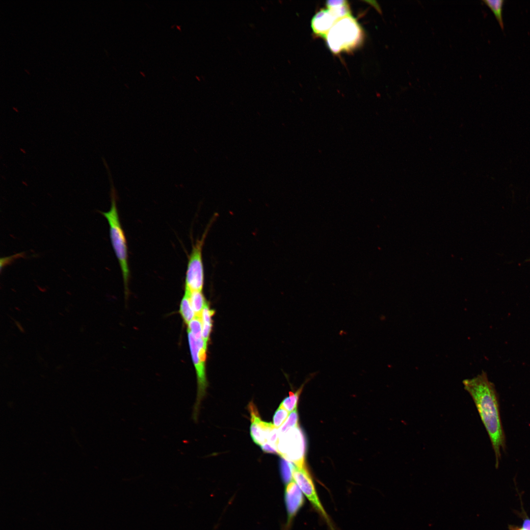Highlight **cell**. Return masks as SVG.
Segmentation results:
<instances>
[{"instance_id":"obj_15","label":"cell","mask_w":530,"mask_h":530,"mask_svg":"<svg viewBox=\"0 0 530 530\" xmlns=\"http://www.w3.org/2000/svg\"><path fill=\"white\" fill-rule=\"evenodd\" d=\"M483 1L492 11L501 28L503 30L504 29V23L503 18V10L504 0H484Z\"/></svg>"},{"instance_id":"obj_3","label":"cell","mask_w":530,"mask_h":530,"mask_svg":"<svg viewBox=\"0 0 530 530\" xmlns=\"http://www.w3.org/2000/svg\"><path fill=\"white\" fill-rule=\"evenodd\" d=\"M325 38L330 51L337 53L349 51L360 43L362 31L356 20L350 14L338 20Z\"/></svg>"},{"instance_id":"obj_18","label":"cell","mask_w":530,"mask_h":530,"mask_svg":"<svg viewBox=\"0 0 530 530\" xmlns=\"http://www.w3.org/2000/svg\"><path fill=\"white\" fill-rule=\"evenodd\" d=\"M187 330L197 339L202 338V321L201 317L195 316L188 324Z\"/></svg>"},{"instance_id":"obj_19","label":"cell","mask_w":530,"mask_h":530,"mask_svg":"<svg viewBox=\"0 0 530 530\" xmlns=\"http://www.w3.org/2000/svg\"><path fill=\"white\" fill-rule=\"evenodd\" d=\"M289 415V412L284 408L280 406L275 411L273 417V425L277 428H279L287 420Z\"/></svg>"},{"instance_id":"obj_13","label":"cell","mask_w":530,"mask_h":530,"mask_svg":"<svg viewBox=\"0 0 530 530\" xmlns=\"http://www.w3.org/2000/svg\"><path fill=\"white\" fill-rule=\"evenodd\" d=\"M185 292L189 294L190 303L195 316L201 317L202 310L207 303L202 291Z\"/></svg>"},{"instance_id":"obj_8","label":"cell","mask_w":530,"mask_h":530,"mask_svg":"<svg viewBox=\"0 0 530 530\" xmlns=\"http://www.w3.org/2000/svg\"><path fill=\"white\" fill-rule=\"evenodd\" d=\"M285 502L288 518L286 528H289L305 502L302 492L293 481H291L287 484L285 491Z\"/></svg>"},{"instance_id":"obj_5","label":"cell","mask_w":530,"mask_h":530,"mask_svg":"<svg viewBox=\"0 0 530 530\" xmlns=\"http://www.w3.org/2000/svg\"><path fill=\"white\" fill-rule=\"evenodd\" d=\"M206 232L197 241L190 254L186 274L185 292L202 291L204 281L202 251Z\"/></svg>"},{"instance_id":"obj_14","label":"cell","mask_w":530,"mask_h":530,"mask_svg":"<svg viewBox=\"0 0 530 530\" xmlns=\"http://www.w3.org/2000/svg\"><path fill=\"white\" fill-rule=\"evenodd\" d=\"M180 312L184 321L187 324L195 317L190 303L189 294L185 292L180 303Z\"/></svg>"},{"instance_id":"obj_12","label":"cell","mask_w":530,"mask_h":530,"mask_svg":"<svg viewBox=\"0 0 530 530\" xmlns=\"http://www.w3.org/2000/svg\"><path fill=\"white\" fill-rule=\"evenodd\" d=\"M314 373L310 375V376L306 379L303 384L295 392L290 391L289 396L285 398L281 403L280 406L286 409L289 412H292L297 408L299 396L303 389L304 385L311 380L314 376Z\"/></svg>"},{"instance_id":"obj_16","label":"cell","mask_w":530,"mask_h":530,"mask_svg":"<svg viewBox=\"0 0 530 530\" xmlns=\"http://www.w3.org/2000/svg\"><path fill=\"white\" fill-rule=\"evenodd\" d=\"M295 466L292 462L282 458L280 461V470L282 478L285 483L291 482L292 478V473Z\"/></svg>"},{"instance_id":"obj_6","label":"cell","mask_w":530,"mask_h":530,"mask_svg":"<svg viewBox=\"0 0 530 530\" xmlns=\"http://www.w3.org/2000/svg\"><path fill=\"white\" fill-rule=\"evenodd\" d=\"M292 478L307 497L313 507L326 522L330 530H335L328 514L318 497L312 478L306 468L295 467L292 473Z\"/></svg>"},{"instance_id":"obj_7","label":"cell","mask_w":530,"mask_h":530,"mask_svg":"<svg viewBox=\"0 0 530 530\" xmlns=\"http://www.w3.org/2000/svg\"><path fill=\"white\" fill-rule=\"evenodd\" d=\"M187 335L191 355L197 374V393L192 414V418L196 423L198 421L201 401L206 395L208 382L205 372V362L202 361L199 357V346L196 339L188 330H187Z\"/></svg>"},{"instance_id":"obj_9","label":"cell","mask_w":530,"mask_h":530,"mask_svg":"<svg viewBox=\"0 0 530 530\" xmlns=\"http://www.w3.org/2000/svg\"><path fill=\"white\" fill-rule=\"evenodd\" d=\"M340 19L329 8L318 12L311 21V27L314 33L325 38L326 35Z\"/></svg>"},{"instance_id":"obj_2","label":"cell","mask_w":530,"mask_h":530,"mask_svg":"<svg viewBox=\"0 0 530 530\" xmlns=\"http://www.w3.org/2000/svg\"><path fill=\"white\" fill-rule=\"evenodd\" d=\"M108 171L111 185V206L106 212H101L107 220L109 227V236L111 244L115 255L118 260L122 273L125 293L127 295L128 284L130 279V270L128 265V248L126 237L122 227L117 208V193L113 185L110 172L107 164H105Z\"/></svg>"},{"instance_id":"obj_20","label":"cell","mask_w":530,"mask_h":530,"mask_svg":"<svg viewBox=\"0 0 530 530\" xmlns=\"http://www.w3.org/2000/svg\"><path fill=\"white\" fill-rule=\"evenodd\" d=\"M523 514V522L521 526H518L514 525H509L508 526L509 530H530V518L526 514V513L524 512L522 513Z\"/></svg>"},{"instance_id":"obj_1","label":"cell","mask_w":530,"mask_h":530,"mask_svg":"<svg viewBox=\"0 0 530 530\" xmlns=\"http://www.w3.org/2000/svg\"><path fill=\"white\" fill-rule=\"evenodd\" d=\"M464 388L471 396L489 435L499 466L501 450L505 448V439L500 415L497 394L487 373L482 371L476 376L463 381Z\"/></svg>"},{"instance_id":"obj_21","label":"cell","mask_w":530,"mask_h":530,"mask_svg":"<svg viewBox=\"0 0 530 530\" xmlns=\"http://www.w3.org/2000/svg\"><path fill=\"white\" fill-rule=\"evenodd\" d=\"M261 449L265 452L275 454H279L276 448L268 442H265L261 446Z\"/></svg>"},{"instance_id":"obj_11","label":"cell","mask_w":530,"mask_h":530,"mask_svg":"<svg viewBox=\"0 0 530 530\" xmlns=\"http://www.w3.org/2000/svg\"><path fill=\"white\" fill-rule=\"evenodd\" d=\"M214 313L215 311L210 308L208 303L206 304L202 312V338L207 344L212 326V318Z\"/></svg>"},{"instance_id":"obj_4","label":"cell","mask_w":530,"mask_h":530,"mask_svg":"<svg viewBox=\"0 0 530 530\" xmlns=\"http://www.w3.org/2000/svg\"><path fill=\"white\" fill-rule=\"evenodd\" d=\"M276 448L282 458L297 467H305L306 441L299 425L280 434Z\"/></svg>"},{"instance_id":"obj_17","label":"cell","mask_w":530,"mask_h":530,"mask_svg":"<svg viewBox=\"0 0 530 530\" xmlns=\"http://www.w3.org/2000/svg\"><path fill=\"white\" fill-rule=\"evenodd\" d=\"M298 416L296 408L291 412L284 423L278 428L279 435L286 432L292 428L298 426Z\"/></svg>"},{"instance_id":"obj_10","label":"cell","mask_w":530,"mask_h":530,"mask_svg":"<svg viewBox=\"0 0 530 530\" xmlns=\"http://www.w3.org/2000/svg\"><path fill=\"white\" fill-rule=\"evenodd\" d=\"M251 415V437L255 444L261 446L266 442V431L270 423L262 421L254 404L251 402L248 405Z\"/></svg>"}]
</instances>
